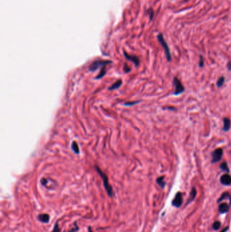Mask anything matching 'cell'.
Wrapping results in <instances>:
<instances>
[{
	"instance_id": "cell-22",
	"label": "cell",
	"mask_w": 231,
	"mask_h": 232,
	"mask_svg": "<svg viewBox=\"0 0 231 232\" xmlns=\"http://www.w3.org/2000/svg\"><path fill=\"white\" fill-rule=\"evenodd\" d=\"M53 232H60V227H59L58 222H56V224H55L54 226V229H53Z\"/></svg>"
},
{
	"instance_id": "cell-12",
	"label": "cell",
	"mask_w": 231,
	"mask_h": 232,
	"mask_svg": "<svg viewBox=\"0 0 231 232\" xmlns=\"http://www.w3.org/2000/svg\"><path fill=\"white\" fill-rule=\"evenodd\" d=\"M39 221L44 223H48L50 221V216L48 214H40L37 216Z\"/></svg>"
},
{
	"instance_id": "cell-17",
	"label": "cell",
	"mask_w": 231,
	"mask_h": 232,
	"mask_svg": "<svg viewBox=\"0 0 231 232\" xmlns=\"http://www.w3.org/2000/svg\"><path fill=\"white\" fill-rule=\"evenodd\" d=\"M220 168L222 170V171L226 172H227V173H229V172H230V170H229L228 164H227L226 162H222V163L220 164Z\"/></svg>"
},
{
	"instance_id": "cell-16",
	"label": "cell",
	"mask_w": 231,
	"mask_h": 232,
	"mask_svg": "<svg viewBox=\"0 0 231 232\" xmlns=\"http://www.w3.org/2000/svg\"><path fill=\"white\" fill-rule=\"evenodd\" d=\"M71 149L73 152L76 154H80V147H79L76 141H73L71 144Z\"/></svg>"
},
{
	"instance_id": "cell-3",
	"label": "cell",
	"mask_w": 231,
	"mask_h": 232,
	"mask_svg": "<svg viewBox=\"0 0 231 232\" xmlns=\"http://www.w3.org/2000/svg\"><path fill=\"white\" fill-rule=\"evenodd\" d=\"M111 61H103V60H97L94 61L89 67V70L90 71H94L99 68L100 67H104L106 65L111 63Z\"/></svg>"
},
{
	"instance_id": "cell-11",
	"label": "cell",
	"mask_w": 231,
	"mask_h": 232,
	"mask_svg": "<svg viewBox=\"0 0 231 232\" xmlns=\"http://www.w3.org/2000/svg\"><path fill=\"white\" fill-rule=\"evenodd\" d=\"M197 189H195V187H192V189H191V192H190V195H189V198L186 203V206L189 205V204L191 203V202H192L193 200H195V198H196V196H197Z\"/></svg>"
},
{
	"instance_id": "cell-30",
	"label": "cell",
	"mask_w": 231,
	"mask_h": 232,
	"mask_svg": "<svg viewBox=\"0 0 231 232\" xmlns=\"http://www.w3.org/2000/svg\"><path fill=\"white\" fill-rule=\"evenodd\" d=\"M88 229H89V231H88V232H92V231H91V227H90L88 228Z\"/></svg>"
},
{
	"instance_id": "cell-20",
	"label": "cell",
	"mask_w": 231,
	"mask_h": 232,
	"mask_svg": "<svg viewBox=\"0 0 231 232\" xmlns=\"http://www.w3.org/2000/svg\"><path fill=\"white\" fill-rule=\"evenodd\" d=\"M221 227V223L220 221H216L212 224V228L214 230H218Z\"/></svg>"
},
{
	"instance_id": "cell-29",
	"label": "cell",
	"mask_w": 231,
	"mask_h": 232,
	"mask_svg": "<svg viewBox=\"0 0 231 232\" xmlns=\"http://www.w3.org/2000/svg\"><path fill=\"white\" fill-rule=\"evenodd\" d=\"M228 229H229V227H225L224 229H222V231H221L220 232H226V231L228 230Z\"/></svg>"
},
{
	"instance_id": "cell-2",
	"label": "cell",
	"mask_w": 231,
	"mask_h": 232,
	"mask_svg": "<svg viewBox=\"0 0 231 232\" xmlns=\"http://www.w3.org/2000/svg\"><path fill=\"white\" fill-rule=\"evenodd\" d=\"M157 39H158V41H159V42L160 43V44L162 45L163 48L164 49V51L165 53V56H166L167 60L169 62H170V61H171V52H170V50H169L168 45H167L166 41H165L164 38H163V35L161 34V33H159L157 36Z\"/></svg>"
},
{
	"instance_id": "cell-7",
	"label": "cell",
	"mask_w": 231,
	"mask_h": 232,
	"mask_svg": "<svg viewBox=\"0 0 231 232\" xmlns=\"http://www.w3.org/2000/svg\"><path fill=\"white\" fill-rule=\"evenodd\" d=\"M220 183L223 185L230 186L231 185V176L228 174H224L220 177Z\"/></svg>"
},
{
	"instance_id": "cell-9",
	"label": "cell",
	"mask_w": 231,
	"mask_h": 232,
	"mask_svg": "<svg viewBox=\"0 0 231 232\" xmlns=\"http://www.w3.org/2000/svg\"><path fill=\"white\" fill-rule=\"evenodd\" d=\"M124 56H125V58L127 59V60L131 61L132 63H134V65H135L136 67H138V65H139L140 61H139V59H138L137 56H133V55L127 54L125 52H124Z\"/></svg>"
},
{
	"instance_id": "cell-6",
	"label": "cell",
	"mask_w": 231,
	"mask_h": 232,
	"mask_svg": "<svg viewBox=\"0 0 231 232\" xmlns=\"http://www.w3.org/2000/svg\"><path fill=\"white\" fill-rule=\"evenodd\" d=\"M183 198L182 193L181 192H178L175 194L174 198H173L172 202H171V205L174 206L175 208H180L182 204Z\"/></svg>"
},
{
	"instance_id": "cell-27",
	"label": "cell",
	"mask_w": 231,
	"mask_h": 232,
	"mask_svg": "<svg viewBox=\"0 0 231 232\" xmlns=\"http://www.w3.org/2000/svg\"><path fill=\"white\" fill-rule=\"evenodd\" d=\"M47 180L45 179V178H41V183L43 185H46V183H47Z\"/></svg>"
},
{
	"instance_id": "cell-8",
	"label": "cell",
	"mask_w": 231,
	"mask_h": 232,
	"mask_svg": "<svg viewBox=\"0 0 231 232\" xmlns=\"http://www.w3.org/2000/svg\"><path fill=\"white\" fill-rule=\"evenodd\" d=\"M230 205L227 203H221L218 206V211L220 214L227 213L230 209Z\"/></svg>"
},
{
	"instance_id": "cell-21",
	"label": "cell",
	"mask_w": 231,
	"mask_h": 232,
	"mask_svg": "<svg viewBox=\"0 0 231 232\" xmlns=\"http://www.w3.org/2000/svg\"><path fill=\"white\" fill-rule=\"evenodd\" d=\"M199 67H203L204 66V59H203V57L200 55L199 56Z\"/></svg>"
},
{
	"instance_id": "cell-25",
	"label": "cell",
	"mask_w": 231,
	"mask_h": 232,
	"mask_svg": "<svg viewBox=\"0 0 231 232\" xmlns=\"http://www.w3.org/2000/svg\"><path fill=\"white\" fill-rule=\"evenodd\" d=\"M130 71H131V69L130 68V67L127 64H125V65H124V71H125V73H128Z\"/></svg>"
},
{
	"instance_id": "cell-19",
	"label": "cell",
	"mask_w": 231,
	"mask_h": 232,
	"mask_svg": "<svg viewBox=\"0 0 231 232\" xmlns=\"http://www.w3.org/2000/svg\"><path fill=\"white\" fill-rule=\"evenodd\" d=\"M106 67H105V66H104V67H102V69H101V70H100V73L97 75V76L96 77V79H100V78H101V77H103L104 75L106 74Z\"/></svg>"
},
{
	"instance_id": "cell-4",
	"label": "cell",
	"mask_w": 231,
	"mask_h": 232,
	"mask_svg": "<svg viewBox=\"0 0 231 232\" xmlns=\"http://www.w3.org/2000/svg\"><path fill=\"white\" fill-rule=\"evenodd\" d=\"M173 86L175 87V90L173 92L174 95H179L184 92V87L182 84L180 80L177 77H175L173 78Z\"/></svg>"
},
{
	"instance_id": "cell-1",
	"label": "cell",
	"mask_w": 231,
	"mask_h": 232,
	"mask_svg": "<svg viewBox=\"0 0 231 232\" xmlns=\"http://www.w3.org/2000/svg\"><path fill=\"white\" fill-rule=\"evenodd\" d=\"M95 168H96V171H97L98 173L99 174L100 177L102 178V180H103L104 189H105L106 192H107L108 196H110V197H112V196H113V191H112V188L111 187V185H110L109 181H108V176H106V174L104 173V172H102V170H100V168L99 167H98V166H96Z\"/></svg>"
},
{
	"instance_id": "cell-15",
	"label": "cell",
	"mask_w": 231,
	"mask_h": 232,
	"mask_svg": "<svg viewBox=\"0 0 231 232\" xmlns=\"http://www.w3.org/2000/svg\"><path fill=\"white\" fill-rule=\"evenodd\" d=\"M157 183L160 187L162 188V189H163V188L165 187V185H166V183H165V182L164 181V176H162L158 177L157 178Z\"/></svg>"
},
{
	"instance_id": "cell-5",
	"label": "cell",
	"mask_w": 231,
	"mask_h": 232,
	"mask_svg": "<svg viewBox=\"0 0 231 232\" xmlns=\"http://www.w3.org/2000/svg\"><path fill=\"white\" fill-rule=\"evenodd\" d=\"M223 156V150L221 148H218L212 153V163H217L222 160Z\"/></svg>"
},
{
	"instance_id": "cell-28",
	"label": "cell",
	"mask_w": 231,
	"mask_h": 232,
	"mask_svg": "<svg viewBox=\"0 0 231 232\" xmlns=\"http://www.w3.org/2000/svg\"><path fill=\"white\" fill-rule=\"evenodd\" d=\"M226 67L228 71H231V61H229V62L227 63Z\"/></svg>"
},
{
	"instance_id": "cell-14",
	"label": "cell",
	"mask_w": 231,
	"mask_h": 232,
	"mask_svg": "<svg viewBox=\"0 0 231 232\" xmlns=\"http://www.w3.org/2000/svg\"><path fill=\"white\" fill-rule=\"evenodd\" d=\"M122 84V80H117V82H115L114 83L112 86H110L109 88H108V90H115V89L119 88L120 86H121Z\"/></svg>"
},
{
	"instance_id": "cell-24",
	"label": "cell",
	"mask_w": 231,
	"mask_h": 232,
	"mask_svg": "<svg viewBox=\"0 0 231 232\" xmlns=\"http://www.w3.org/2000/svg\"><path fill=\"white\" fill-rule=\"evenodd\" d=\"M140 101H134V102H127V103H125V105L126 106H131V105H135L136 103H139Z\"/></svg>"
},
{
	"instance_id": "cell-13",
	"label": "cell",
	"mask_w": 231,
	"mask_h": 232,
	"mask_svg": "<svg viewBox=\"0 0 231 232\" xmlns=\"http://www.w3.org/2000/svg\"><path fill=\"white\" fill-rule=\"evenodd\" d=\"M226 199H228L229 200V202H230V204H229V205L231 206V194L229 193L228 192H224V193H223L222 195H221V197L219 198L217 202H218V203H219L220 202H222V200Z\"/></svg>"
},
{
	"instance_id": "cell-10",
	"label": "cell",
	"mask_w": 231,
	"mask_h": 232,
	"mask_svg": "<svg viewBox=\"0 0 231 232\" xmlns=\"http://www.w3.org/2000/svg\"><path fill=\"white\" fill-rule=\"evenodd\" d=\"M231 128V121L228 118H224L223 119V129L224 132H228Z\"/></svg>"
},
{
	"instance_id": "cell-18",
	"label": "cell",
	"mask_w": 231,
	"mask_h": 232,
	"mask_svg": "<svg viewBox=\"0 0 231 232\" xmlns=\"http://www.w3.org/2000/svg\"><path fill=\"white\" fill-rule=\"evenodd\" d=\"M224 82H225L224 77H223V76L220 77V78H219L218 80V81H217V83H216L217 87H218V88H220V87H222L223 85H224Z\"/></svg>"
},
{
	"instance_id": "cell-23",
	"label": "cell",
	"mask_w": 231,
	"mask_h": 232,
	"mask_svg": "<svg viewBox=\"0 0 231 232\" xmlns=\"http://www.w3.org/2000/svg\"><path fill=\"white\" fill-rule=\"evenodd\" d=\"M74 225H75L74 227H72L71 229L69 230V231L68 232H76L77 231H78V230H79V227H78V226L77 225V223H75Z\"/></svg>"
},
{
	"instance_id": "cell-26",
	"label": "cell",
	"mask_w": 231,
	"mask_h": 232,
	"mask_svg": "<svg viewBox=\"0 0 231 232\" xmlns=\"http://www.w3.org/2000/svg\"><path fill=\"white\" fill-rule=\"evenodd\" d=\"M149 16H150V20H152V19H153V15H154V12L153 11V10L150 9L149 10Z\"/></svg>"
}]
</instances>
